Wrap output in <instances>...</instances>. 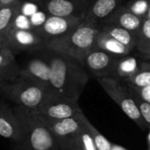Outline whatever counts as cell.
Here are the masks:
<instances>
[{
    "label": "cell",
    "mask_w": 150,
    "mask_h": 150,
    "mask_svg": "<svg viewBox=\"0 0 150 150\" xmlns=\"http://www.w3.org/2000/svg\"><path fill=\"white\" fill-rule=\"evenodd\" d=\"M47 49V48H46ZM46 60L50 66V90L79 101L89 81V74L79 62L47 49Z\"/></svg>",
    "instance_id": "6da1fadb"
},
{
    "label": "cell",
    "mask_w": 150,
    "mask_h": 150,
    "mask_svg": "<svg viewBox=\"0 0 150 150\" xmlns=\"http://www.w3.org/2000/svg\"><path fill=\"white\" fill-rule=\"evenodd\" d=\"M13 109L21 134V139L16 145V150H58L52 133L35 109L19 105Z\"/></svg>",
    "instance_id": "7a4b0ae2"
},
{
    "label": "cell",
    "mask_w": 150,
    "mask_h": 150,
    "mask_svg": "<svg viewBox=\"0 0 150 150\" xmlns=\"http://www.w3.org/2000/svg\"><path fill=\"white\" fill-rule=\"evenodd\" d=\"M99 31L98 25L83 21L67 34L49 40L46 48L68 56L84 65L86 56L95 47Z\"/></svg>",
    "instance_id": "3957f363"
},
{
    "label": "cell",
    "mask_w": 150,
    "mask_h": 150,
    "mask_svg": "<svg viewBox=\"0 0 150 150\" xmlns=\"http://www.w3.org/2000/svg\"><path fill=\"white\" fill-rule=\"evenodd\" d=\"M50 91V87L19 77L10 82L0 83V95L19 106L37 109Z\"/></svg>",
    "instance_id": "277c9868"
},
{
    "label": "cell",
    "mask_w": 150,
    "mask_h": 150,
    "mask_svg": "<svg viewBox=\"0 0 150 150\" xmlns=\"http://www.w3.org/2000/svg\"><path fill=\"white\" fill-rule=\"evenodd\" d=\"M96 81L107 95H109V97L120 107L125 114L141 130L149 128L134 102L127 84L121 83L119 79L114 77L96 78Z\"/></svg>",
    "instance_id": "5b68a950"
},
{
    "label": "cell",
    "mask_w": 150,
    "mask_h": 150,
    "mask_svg": "<svg viewBox=\"0 0 150 150\" xmlns=\"http://www.w3.org/2000/svg\"><path fill=\"white\" fill-rule=\"evenodd\" d=\"M80 110L79 101L53 92L51 90L43 103L35 109L40 118L44 121L72 118Z\"/></svg>",
    "instance_id": "8992f818"
},
{
    "label": "cell",
    "mask_w": 150,
    "mask_h": 150,
    "mask_svg": "<svg viewBox=\"0 0 150 150\" xmlns=\"http://www.w3.org/2000/svg\"><path fill=\"white\" fill-rule=\"evenodd\" d=\"M47 40L35 28H19L13 26L4 38V46L12 52L46 49Z\"/></svg>",
    "instance_id": "52a82bcc"
},
{
    "label": "cell",
    "mask_w": 150,
    "mask_h": 150,
    "mask_svg": "<svg viewBox=\"0 0 150 150\" xmlns=\"http://www.w3.org/2000/svg\"><path fill=\"white\" fill-rule=\"evenodd\" d=\"M119 58L95 47L86 56L84 66L95 78H116L117 65Z\"/></svg>",
    "instance_id": "ba28073f"
},
{
    "label": "cell",
    "mask_w": 150,
    "mask_h": 150,
    "mask_svg": "<svg viewBox=\"0 0 150 150\" xmlns=\"http://www.w3.org/2000/svg\"><path fill=\"white\" fill-rule=\"evenodd\" d=\"M92 0H45L39 5L48 15L85 18Z\"/></svg>",
    "instance_id": "9c48e42d"
},
{
    "label": "cell",
    "mask_w": 150,
    "mask_h": 150,
    "mask_svg": "<svg viewBox=\"0 0 150 150\" xmlns=\"http://www.w3.org/2000/svg\"><path fill=\"white\" fill-rule=\"evenodd\" d=\"M44 123L52 133L58 150H71L75 137L81 127L76 116L60 120L44 121Z\"/></svg>",
    "instance_id": "30bf717a"
},
{
    "label": "cell",
    "mask_w": 150,
    "mask_h": 150,
    "mask_svg": "<svg viewBox=\"0 0 150 150\" xmlns=\"http://www.w3.org/2000/svg\"><path fill=\"white\" fill-rule=\"evenodd\" d=\"M83 21V18L57 17L48 15V18L44 20V22L41 25L34 28L42 37L47 40V41H49L67 34L80 25Z\"/></svg>",
    "instance_id": "8fae6325"
},
{
    "label": "cell",
    "mask_w": 150,
    "mask_h": 150,
    "mask_svg": "<svg viewBox=\"0 0 150 150\" xmlns=\"http://www.w3.org/2000/svg\"><path fill=\"white\" fill-rule=\"evenodd\" d=\"M0 136L19 144L21 139L20 127L14 109L0 100Z\"/></svg>",
    "instance_id": "7c38bea8"
},
{
    "label": "cell",
    "mask_w": 150,
    "mask_h": 150,
    "mask_svg": "<svg viewBox=\"0 0 150 150\" xmlns=\"http://www.w3.org/2000/svg\"><path fill=\"white\" fill-rule=\"evenodd\" d=\"M50 66L46 59L33 58L28 61L23 68H21L19 77L50 87Z\"/></svg>",
    "instance_id": "4fadbf2b"
},
{
    "label": "cell",
    "mask_w": 150,
    "mask_h": 150,
    "mask_svg": "<svg viewBox=\"0 0 150 150\" xmlns=\"http://www.w3.org/2000/svg\"><path fill=\"white\" fill-rule=\"evenodd\" d=\"M129 0H92L84 22L100 25L117 9L126 4Z\"/></svg>",
    "instance_id": "5bb4252c"
},
{
    "label": "cell",
    "mask_w": 150,
    "mask_h": 150,
    "mask_svg": "<svg viewBox=\"0 0 150 150\" xmlns=\"http://www.w3.org/2000/svg\"><path fill=\"white\" fill-rule=\"evenodd\" d=\"M143 21V18L133 13L126 6V4H124L117 9L112 14H111L102 24L118 25L129 30L135 34H138Z\"/></svg>",
    "instance_id": "9a60e30c"
},
{
    "label": "cell",
    "mask_w": 150,
    "mask_h": 150,
    "mask_svg": "<svg viewBox=\"0 0 150 150\" xmlns=\"http://www.w3.org/2000/svg\"><path fill=\"white\" fill-rule=\"evenodd\" d=\"M20 69L13 52L6 46L2 47L0 49V83L16 80L19 77Z\"/></svg>",
    "instance_id": "2e32d148"
},
{
    "label": "cell",
    "mask_w": 150,
    "mask_h": 150,
    "mask_svg": "<svg viewBox=\"0 0 150 150\" xmlns=\"http://www.w3.org/2000/svg\"><path fill=\"white\" fill-rule=\"evenodd\" d=\"M95 47L100 48L111 54H113L118 57H123L131 53V49L126 47L124 44L111 37L110 34L100 30L96 40H95Z\"/></svg>",
    "instance_id": "e0dca14e"
},
{
    "label": "cell",
    "mask_w": 150,
    "mask_h": 150,
    "mask_svg": "<svg viewBox=\"0 0 150 150\" xmlns=\"http://www.w3.org/2000/svg\"><path fill=\"white\" fill-rule=\"evenodd\" d=\"M100 30L110 34L111 37L124 44L126 47L130 48L132 51L136 48L137 46V34L132 33L129 30H126L123 27L108 25V24H101L99 25Z\"/></svg>",
    "instance_id": "ac0fdd59"
},
{
    "label": "cell",
    "mask_w": 150,
    "mask_h": 150,
    "mask_svg": "<svg viewBox=\"0 0 150 150\" xmlns=\"http://www.w3.org/2000/svg\"><path fill=\"white\" fill-rule=\"evenodd\" d=\"M21 0L0 8V37L4 40L7 33L14 26L15 19L20 12Z\"/></svg>",
    "instance_id": "d6986e66"
},
{
    "label": "cell",
    "mask_w": 150,
    "mask_h": 150,
    "mask_svg": "<svg viewBox=\"0 0 150 150\" xmlns=\"http://www.w3.org/2000/svg\"><path fill=\"white\" fill-rule=\"evenodd\" d=\"M76 118L78 119L80 125L89 133L90 136L92 137L95 145L97 150H111L112 143H111L88 120V119L86 117V115L83 113V112L80 110L75 114Z\"/></svg>",
    "instance_id": "ffe728a7"
},
{
    "label": "cell",
    "mask_w": 150,
    "mask_h": 150,
    "mask_svg": "<svg viewBox=\"0 0 150 150\" xmlns=\"http://www.w3.org/2000/svg\"><path fill=\"white\" fill-rule=\"evenodd\" d=\"M140 63L136 57L131 55L130 54L120 57L116 70V78L127 80L130 76H132L139 69Z\"/></svg>",
    "instance_id": "44dd1931"
},
{
    "label": "cell",
    "mask_w": 150,
    "mask_h": 150,
    "mask_svg": "<svg viewBox=\"0 0 150 150\" xmlns=\"http://www.w3.org/2000/svg\"><path fill=\"white\" fill-rule=\"evenodd\" d=\"M126 83L139 88L150 86V62H141L138 70L126 80Z\"/></svg>",
    "instance_id": "7402d4cb"
},
{
    "label": "cell",
    "mask_w": 150,
    "mask_h": 150,
    "mask_svg": "<svg viewBox=\"0 0 150 150\" xmlns=\"http://www.w3.org/2000/svg\"><path fill=\"white\" fill-rule=\"evenodd\" d=\"M136 49L150 58V18H145L137 34Z\"/></svg>",
    "instance_id": "603a6c76"
},
{
    "label": "cell",
    "mask_w": 150,
    "mask_h": 150,
    "mask_svg": "<svg viewBox=\"0 0 150 150\" xmlns=\"http://www.w3.org/2000/svg\"><path fill=\"white\" fill-rule=\"evenodd\" d=\"M71 150H97L89 133L82 126L75 137Z\"/></svg>",
    "instance_id": "cb8c5ba5"
},
{
    "label": "cell",
    "mask_w": 150,
    "mask_h": 150,
    "mask_svg": "<svg viewBox=\"0 0 150 150\" xmlns=\"http://www.w3.org/2000/svg\"><path fill=\"white\" fill-rule=\"evenodd\" d=\"M126 6L135 15L145 19L150 6V0H129Z\"/></svg>",
    "instance_id": "d4e9b609"
},
{
    "label": "cell",
    "mask_w": 150,
    "mask_h": 150,
    "mask_svg": "<svg viewBox=\"0 0 150 150\" xmlns=\"http://www.w3.org/2000/svg\"><path fill=\"white\" fill-rule=\"evenodd\" d=\"M128 89H129V91H130V92H131V94L134 99V102H135L143 120H145L149 128H150V103L146 101L145 99H143L139 94H137L135 91L131 90L129 87H128Z\"/></svg>",
    "instance_id": "484cf974"
},
{
    "label": "cell",
    "mask_w": 150,
    "mask_h": 150,
    "mask_svg": "<svg viewBox=\"0 0 150 150\" xmlns=\"http://www.w3.org/2000/svg\"><path fill=\"white\" fill-rule=\"evenodd\" d=\"M126 84H127V86L131 90L135 91L143 99H145L146 101H148L149 103H150V86H149V87H143V88H139V87H135V86H133V85L128 84V83H126Z\"/></svg>",
    "instance_id": "4316f807"
},
{
    "label": "cell",
    "mask_w": 150,
    "mask_h": 150,
    "mask_svg": "<svg viewBox=\"0 0 150 150\" xmlns=\"http://www.w3.org/2000/svg\"><path fill=\"white\" fill-rule=\"evenodd\" d=\"M17 1H19V0H0V8L12 4L13 3H15Z\"/></svg>",
    "instance_id": "83f0119b"
},
{
    "label": "cell",
    "mask_w": 150,
    "mask_h": 150,
    "mask_svg": "<svg viewBox=\"0 0 150 150\" xmlns=\"http://www.w3.org/2000/svg\"><path fill=\"white\" fill-rule=\"evenodd\" d=\"M111 150H127L125 148L121 147V146H118V145H116V144H112L111 146Z\"/></svg>",
    "instance_id": "f1b7e54d"
},
{
    "label": "cell",
    "mask_w": 150,
    "mask_h": 150,
    "mask_svg": "<svg viewBox=\"0 0 150 150\" xmlns=\"http://www.w3.org/2000/svg\"><path fill=\"white\" fill-rule=\"evenodd\" d=\"M27 1H28V2H31V3H35V4H42L43 1H45V0H27Z\"/></svg>",
    "instance_id": "f546056e"
},
{
    "label": "cell",
    "mask_w": 150,
    "mask_h": 150,
    "mask_svg": "<svg viewBox=\"0 0 150 150\" xmlns=\"http://www.w3.org/2000/svg\"><path fill=\"white\" fill-rule=\"evenodd\" d=\"M4 47V40L0 37V49Z\"/></svg>",
    "instance_id": "4dcf8cb0"
},
{
    "label": "cell",
    "mask_w": 150,
    "mask_h": 150,
    "mask_svg": "<svg viewBox=\"0 0 150 150\" xmlns=\"http://www.w3.org/2000/svg\"><path fill=\"white\" fill-rule=\"evenodd\" d=\"M148 142H149V146L150 148V132L149 134V135H148Z\"/></svg>",
    "instance_id": "1f68e13d"
},
{
    "label": "cell",
    "mask_w": 150,
    "mask_h": 150,
    "mask_svg": "<svg viewBox=\"0 0 150 150\" xmlns=\"http://www.w3.org/2000/svg\"><path fill=\"white\" fill-rule=\"evenodd\" d=\"M150 18V6H149V12H148V15H147V18Z\"/></svg>",
    "instance_id": "d6a6232c"
},
{
    "label": "cell",
    "mask_w": 150,
    "mask_h": 150,
    "mask_svg": "<svg viewBox=\"0 0 150 150\" xmlns=\"http://www.w3.org/2000/svg\"><path fill=\"white\" fill-rule=\"evenodd\" d=\"M149 150H150V149H149Z\"/></svg>",
    "instance_id": "836d02e7"
},
{
    "label": "cell",
    "mask_w": 150,
    "mask_h": 150,
    "mask_svg": "<svg viewBox=\"0 0 150 150\" xmlns=\"http://www.w3.org/2000/svg\"><path fill=\"white\" fill-rule=\"evenodd\" d=\"M149 149H150V148H149Z\"/></svg>",
    "instance_id": "e575fe53"
}]
</instances>
